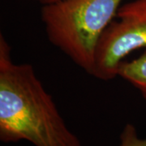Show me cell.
Instances as JSON below:
<instances>
[{"label": "cell", "mask_w": 146, "mask_h": 146, "mask_svg": "<svg viewBox=\"0 0 146 146\" xmlns=\"http://www.w3.org/2000/svg\"><path fill=\"white\" fill-rule=\"evenodd\" d=\"M0 141L34 146H84L68 128L29 63H13L0 35Z\"/></svg>", "instance_id": "obj_1"}, {"label": "cell", "mask_w": 146, "mask_h": 146, "mask_svg": "<svg viewBox=\"0 0 146 146\" xmlns=\"http://www.w3.org/2000/svg\"><path fill=\"white\" fill-rule=\"evenodd\" d=\"M123 0H59L42 5L49 42L91 75L100 38Z\"/></svg>", "instance_id": "obj_2"}, {"label": "cell", "mask_w": 146, "mask_h": 146, "mask_svg": "<svg viewBox=\"0 0 146 146\" xmlns=\"http://www.w3.org/2000/svg\"><path fill=\"white\" fill-rule=\"evenodd\" d=\"M141 49H146V0H133L120 6L100 38L91 76L103 81L115 79L125 58Z\"/></svg>", "instance_id": "obj_3"}, {"label": "cell", "mask_w": 146, "mask_h": 146, "mask_svg": "<svg viewBox=\"0 0 146 146\" xmlns=\"http://www.w3.org/2000/svg\"><path fill=\"white\" fill-rule=\"evenodd\" d=\"M118 76L135 87L146 103V50L133 60L122 62Z\"/></svg>", "instance_id": "obj_4"}, {"label": "cell", "mask_w": 146, "mask_h": 146, "mask_svg": "<svg viewBox=\"0 0 146 146\" xmlns=\"http://www.w3.org/2000/svg\"><path fill=\"white\" fill-rule=\"evenodd\" d=\"M119 146H146V138L138 136L135 126L127 123L122 130L119 136Z\"/></svg>", "instance_id": "obj_5"}, {"label": "cell", "mask_w": 146, "mask_h": 146, "mask_svg": "<svg viewBox=\"0 0 146 146\" xmlns=\"http://www.w3.org/2000/svg\"><path fill=\"white\" fill-rule=\"evenodd\" d=\"M29 1H33V2H37V3H42V5H45V4L52 3L57 2V1H59V0H29Z\"/></svg>", "instance_id": "obj_6"}]
</instances>
